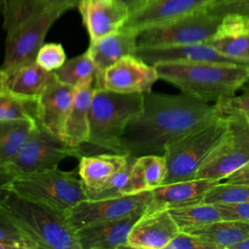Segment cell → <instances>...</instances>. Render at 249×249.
<instances>
[{
  "label": "cell",
  "instance_id": "47",
  "mask_svg": "<svg viewBox=\"0 0 249 249\" xmlns=\"http://www.w3.org/2000/svg\"><path fill=\"white\" fill-rule=\"evenodd\" d=\"M223 1H227V0H213L210 4H217V3H220V2H223Z\"/></svg>",
  "mask_w": 249,
  "mask_h": 249
},
{
  "label": "cell",
  "instance_id": "40",
  "mask_svg": "<svg viewBox=\"0 0 249 249\" xmlns=\"http://www.w3.org/2000/svg\"><path fill=\"white\" fill-rule=\"evenodd\" d=\"M14 177L15 175L9 170L7 166L0 164V202L3 201L9 195L10 191L8 187Z\"/></svg>",
  "mask_w": 249,
  "mask_h": 249
},
{
  "label": "cell",
  "instance_id": "43",
  "mask_svg": "<svg viewBox=\"0 0 249 249\" xmlns=\"http://www.w3.org/2000/svg\"><path fill=\"white\" fill-rule=\"evenodd\" d=\"M7 82H8V74L3 68H0V94L8 91Z\"/></svg>",
  "mask_w": 249,
  "mask_h": 249
},
{
  "label": "cell",
  "instance_id": "9",
  "mask_svg": "<svg viewBox=\"0 0 249 249\" xmlns=\"http://www.w3.org/2000/svg\"><path fill=\"white\" fill-rule=\"evenodd\" d=\"M84 152L81 148L69 146L63 139L51 133L36 123L14 160L7 165L15 175L58 167L68 157L79 159Z\"/></svg>",
  "mask_w": 249,
  "mask_h": 249
},
{
  "label": "cell",
  "instance_id": "26",
  "mask_svg": "<svg viewBox=\"0 0 249 249\" xmlns=\"http://www.w3.org/2000/svg\"><path fill=\"white\" fill-rule=\"evenodd\" d=\"M166 176V161L163 155L136 157L129 177L128 194L152 191L160 186Z\"/></svg>",
  "mask_w": 249,
  "mask_h": 249
},
{
  "label": "cell",
  "instance_id": "45",
  "mask_svg": "<svg viewBox=\"0 0 249 249\" xmlns=\"http://www.w3.org/2000/svg\"><path fill=\"white\" fill-rule=\"evenodd\" d=\"M0 249H17L14 245L0 241Z\"/></svg>",
  "mask_w": 249,
  "mask_h": 249
},
{
  "label": "cell",
  "instance_id": "33",
  "mask_svg": "<svg viewBox=\"0 0 249 249\" xmlns=\"http://www.w3.org/2000/svg\"><path fill=\"white\" fill-rule=\"evenodd\" d=\"M249 201V186L241 184L218 183L205 195V203H237Z\"/></svg>",
  "mask_w": 249,
  "mask_h": 249
},
{
  "label": "cell",
  "instance_id": "19",
  "mask_svg": "<svg viewBox=\"0 0 249 249\" xmlns=\"http://www.w3.org/2000/svg\"><path fill=\"white\" fill-rule=\"evenodd\" d=\"M223 55L249 64V18L226 15L214 36L207 42Z\"/></svg>",
  "mask_w": 249,
  "mask_h": 249
},
{
  "label": "cell",
  "instance_id": "21",
  "mask_svg": "<svg viewBox=\"0 0 249 249\" xmlns=\"http://www.w3.org/2000/svg\"><path fill=\"white\" fill-rule=\"evenodd\" d=\"M221 181L195 178L160 185L152 190V203L166 208L202 202L207 192Z\"/></svg>",
  "mask_w": 249,
  "mask_h": 249
},
{
  "label": "cell",
  "instance_id": "5",
  "mask_svg": "<svg viewBox=\"0 0 249 249\" xmlns=\"http://www.w3.org/2000/svg\"><path fill=\"white\" fill-rule=\"evenodd\" d=\"M0 203L39 248L81 249L65 212L13 192Z\"/></svg>",
  "mask_w": 249,
  "mask_h": 249
},
{
  "label": "cell",
  "instance_id": "24",
  "mask_svg": "<svg viewBox=\"0 0 249 249\" xmlns=\"http://www.w3.org/2000/svg\"><path fill=\"white\" fill-rule=\"evenodd\" d=\"M184 231L198 236L217 249H234L249 238V221L220 220Z\"/></svg>",
  "mask_w": 249,
  "mask_h": 249
},
{
  "label": "cell",
  "instance_id": "30",
  "mask_svg": "<svg viewBox=\"0 0 249 249\" xmlns=\"http://www.w3.org/2000/svg\"><path fill=\"white\" fill-rule=\"evenodd\" d=\"M36 101L9 91L0 94V120H32L36 122Z\"/></svg>",
  "mask_w": 249,
  "mask_h": 249
},
{
  "label": "cell",
  "instance_id": "31",
  "mask_svg": "<svg viewBox=\"0 0 249 249\" xmlns=\"http://www.w3.org/2000/svg\"><path fill=\"white\" fill-rule=\"evenodd\" d=\"M136 157L129 156L124 167L117 171L99 190L87 192L89 199H103L118 197L128 194L130 170Z\"/></svg>",
  "mask_w": 249,
  "mask_h": 249
},
{
  "label": "cell",
  "instance_id": "35",
  "mask_svg": "<svg viewBox=\"0 0 249 249\" xmlns=\"http://www.w3.org/2000/svg\"><path fill=\"white\" fill-rule=\"evenodd\" d=\"M240 90V94H234L217 102H219L224 114H238L249 123V80L244 83Z\"/></svg>",
  "mask_w": 249,
  "mask_h": 249
},
{
  "label": "cell",
  "instance_id": "39",
  "mask_svg": "<svg viewBox=\"0 0 249 249\" xmlns=\"http://www.w3.org/2000/svg\"><path fill=\"white\" fill-rule=\"evenodd\" d=\"M226 183L241 184L249 186V161H247L240 168L232 172L225 179Z\"/></svg>",
  "mask_w": 249,
  "mask_h": 249
},
{
  "label": "cell",
  "instance_id": "20",
  "mask_svg": "<svg viewBox=\"0 0 249 249\" xmlns=\"http://www.w3.org/2000/svg\"><path fill=\"white\" fill-rule=\"evenodd\" d=\"M136 35L137 31L122 27L114 33L89 43L88 52L95 65L97 76L121 58L135 54Z\"/></svg>",
  "mask_w": 249,
  "mask_h": 249
},
{
  "label": "cell",
  "instance_id": "38",
  "mask_svg": "<svg viewBox=\"0 0 249 249\" xmlns=\"http://www.w3.org/2000/svg\"><path fill=\"white\" fill-rule=\"evenodd\" d=\"M223 220L249 221V201L237 203H216Z\"/></svg>",
  "mask_w": 249,
  "mask_h": 249
},
{
  "label": "cell",
  "instance_id": "36",
  "mask_svg": "<svg viewBox=\"0 0 249 249\" xmlns=\"http://www.w3.org/2000/svg\"><path fill=\"white\" fill-rule=\"evenodd\" d=\"M205 10L222 18L226 15L249 16V0H227L217 4H210Z\"/></svg>",
  "mask_w": 249,
  "mask_h": 249
},
{
  "label": "cell",
  "instance_id": "49",
  "mask_svg": "<svg viewBox=\"0 0 249 249\" xmlns=\"http://www.w3.org/2000/svg\"><path fill=\"white\" fill-rule=\"evenodd\" d=\"M248 17V16H247ZM248 18H249V17H248ZM248 61H249V57H248Z\"/></svg>",
  "mask_w": 249,
  "mask_h": 249
},
{
  "label": "cell",
  "instance_id": "4",
  "mask_svg": "<svg viewBox=\"0 0 249 249\" xmlns=\"http://www.w3.org/2000/svg\"><path fill=\"white\" fill-rule=\"evenodd\" d=\"M144 93H120L95 88L89 114L87 155L120 153V138L128 124L143 108ZM83 146V147H84Z\"/></svg>",
  "mask_w": 249,
  "mask_h": 249
},
{
  "label": "cell",
  "instance_id": "18",
  "mask_svg": "<svg viewBox=\"0 0 249 249\" xmlns=\"http://www.w3.org/2000/svg\"><path fill=\"white\" fill-rule=\"evenodd\" d=\"M143 212L132 216L85 226L75 231L81 249L126 248L132 226Z\"/></svg>",
  "mask_w": 249,
  "mask_h": 249
},
{
  "label": "cell",
  "instance_id": "27",
  "mask_svg": "<svg viewBox=\"0 0 249 249\" xmlns=\"http://www.w3.org/2000/svg\"><path fill=\"white\" fill-rule=\"evenodd\" d=\"M35 124L32 120H0V164L14 160Z\"/></svg>",
  "mask_w": 249,
  "mask_h": 249
},
{
  "label": "cell",
  "instance_id": "17",
  "mask_svg": "<svg viewBox=\"0 0 249 249\" xmlns=\"http://www.w3.org/2000/svg\"><path fill=\"white\" fill-rule=\"evenodd\" d=\"M135 55L142 59L144 62L153 66L159 63L196 62H221L245 64L223 55L208 43L188 44L158 48H137Z\"/></svg>",
  "mask_w": 249,
  "mask_h": 249
},
{
  "label": "cell",
  "instance_id": "10",
  "mask_svg": "<svg viewBox=\"0 0 249 249\" xmlns=\"http://www.w3.org/2000/svg\"><path fill=\"white\" fill-rule=\"evenodd\" d=\"M228 116V129L198 169L196 178L222 181L249 161V123L235 113Z\"/></svg>",
  "mask_w": 249,
  "mask_h": 249
},
{
  "label": "cell",
  "instance_id": "46",
  "mask_svg": "<svg viewBox=\"0 0 249 249\" xmlns=\"http://www.w3.org/2000/svg\"><path fill=\"white\" fill-rule=\"evenodd\" d=\"M6 1H7V0H0V10L4 8V5H5Z\"/></svg>",
  "mask_w": 249,
  "mask_h": 249
},
{
  "label": "cell",
  "instance_id": "11",
  "mask_svg": "<svg viewBox=\"0 0 249 249\" xmlns=\"http://www.w3.org/2000/svg\"><path fill=\"white\" fill-rule=\"evenodd\" d=\"M152 198V191L112 198H88L65 211V216L69 225L76 231L85 226L120 220L144 212Z\"/></svg>",
  "mask_w": 249,
  "mask_h": 249
},
{
  "label": "cell",
  "instance_id": "23",
  "mask_svg": "<svg viewBox=\"0 0 249 249\" xmlns=\"http://www.w3.org/2000/svg\"><path fill=\"white\" fill-rule=\"evenodd\" d=\"M94 90V85L76 89L63 128V140L73 148H81L88 143L89 114Z\"/></svg>",
  "mask_w": 249,
  "mask_h": 249
},
{
  "label": "cell",
  "instance_id": "37",
  "mask_svg": "<svg viewBox=\"0 0 249 249\" xmlns=\"http://www.w3.org/2000/svg\"><path fill=\"white\" fill-rule=\"evenodd\" d=\"M165 249H217L196 235L180 231L172 240L167 244Z\"/></svg>",
  "mask_w": 249,
  "mask_h": 249
},
{
  "label": "cell",
  "instance_id": "8",
  "mask_svg": "<svg viewBox=\"0 0 249 249\" xmlns=\"http://www.w3.org/2000/svg\"><path fill=\"white\" fill-rule=\"evenodd\" d=\"M222 18L203 9L162 24L138 30L137 48L207 43L216 33Z\"/></svg>",
  "mask_w": 249,
  "mask_h": 249
},
{
  "label": "cell",
  "instance_id": "15",
  "mask_svg": "<svg viewBox=\"0 0 249 249\" xmlns=\"http://www.w3.org/2000/svg\"><path fill=\"white\" fill-rule=\"evenodd\" d=\"M78 9L90 42L120 30L130 14L120 0H82Z\"/></svg>",
  "mask_w": 249,
  "mask_h": 249
},
{
  "label": "cell",
  "instance_id": "29",
  "mask_svg": "<svg viewBox=\"0 0 249 249\" xmlns=\"http://www.w3.org/2000/svg\"><path fill=\"white\" fill-rule=\"evenodd\" d=\"M168 211L180 231H186L223 220L219 207L213 203L199 202L185 206L169 207Z\"/></svg>",
  "mask_w": 249,
  "mask_h": 249
},
{
  "label": "cell",
  "instance_id": "41",
  "mask_svg": "<svg viewBox=\"0 0 249 249\" xmlns=\"http://www.w3.org/2000/svg\"><path fill=\"white\" fill-rule=\"evenodd\" d=\"M47 3L56 6L58 8H61L65 12L68 10H71L73 8H78L79 4L82 0H44Z\"/></svg>",
  "mask_w": 249,
  "mask_h": 249
},
{
  "label": "cell",
  "instance_id": "32",
  "mask_svg": "<svg viewBox=\"0 0 249 249\" xmlns=\"http://www.w3.org/2000/svg\"><path fill=\"white\" fill-rule=\"evenodd\" d=\"M0 241L17 249H38L37 243L15 222L0 203Z\"/></svg>",
  "mask_w": 249,
  "mask_h": 249
},
{
  "label": "cell",
  "instance_id": "44",
  "mask_svg": "<svg viewBox=\"0 0 249 249\" xmlns=\"http://www.w3.org/2000/svg\"><path fill=\"white\" fill-rule=\"evenodd\" d=\"M234 249H249V238L246 239V240H244L243 242L237 244V245L234 247Z\"/></svg>",
  "mask_w": 249,
  "mask_h": 249
},
{
  "label": "cell",
  "instance_id": "2",
  "mask_svg": "<svg viewBox=\"0 0 249 249\" xmlns=\"http://www.w3.org/2000/svg\"><path fill=\"white\" fill-rule=\"evenodd\" d=\"M63 13L44 0H7L3 8L7 37L1 68L9 72L35 62L48 31Z\"/></svg>",
  "mask_w": 249,
  "mask_h": 249
},
{
  "label": "cell",
  "instance_id": "25",
  "mask_svg": "<svg viewBox=\"0 0 249 249\" xmlns=\"http://www.w3.org/2000/svg\"><path fill=\"white\" fill-rule=\"evenodd\" d=\"M7 74V90L9 92L34 100L38 99L54 78L53 72L45 70L36 62L20 66Z\"/></svg>",
  "mask_w": 249,
  "mask_h": 249
},
{
  "label": "cell",
  "instance_id": "50",
  "mask_svg": "<svg viewBox=\"0 0 249 249\" xmlns=\"http://www.w3.org/2000/svg\"><path fill=\"white\" fill-rule=\"evenodd\" d=\"M248 17H249V16H248Z\"/></svg>",
  "mask_w": 249,
  "mask_h": 249
},
{
  "label": "cell",
  "instance_id": "14",
  "mask_svg": "<svg viewBox=\"0 0 249 249\" xmlns=\"http://www.w3.org/2000/svg\"><path fill=\"white\" fill-rule=\"evenodd\" d=\"M75 91L76 89L54 77L36 101V123L63 139V128Z\"/></svg>",
  "mask_w": 249,
  "mask_h": 249
},
{
  "label": "cell",
  "instance_id": "13",
  "mask_svg": "<svg viewBox=\"0 0 249 249\" xmlns=\"http://www.w3.org/2000/svg\"><path fill=\"white\" fill-rule=\"evenodd\" d=\"M179 231L180 229L168 208L151 201L132 226L126 248L165 249Z\"/></svg>",
  "mask_w": 249,
  "mask_h": 249
},
{
  "label": "cell",
  "instance_id": "12",
  "mask_svg": "<svg viewBox=\"0 0 249 249\" xmlns=\"http://www.w3.org/2000/svg\"><path fill=\"white\" fill-rule=\"evenodd\" d=\"M158 80L155 66L133 54L121 58L99 74L95 88L120 93H146Z\"/></svg>",
  "mask_w": 249,
  "mask_h": 249
},
{
  "label": "cell",
  "instance_id": "22",
  "mask_svg": "<svg viewBox=\"0 0 249 249\" xmlns=\"http://www.w3.org/2000/svg\"><path fill=\"white\" fill-rule=\"evenodd\" d=\"M78 173L87 192L99 190L117 171L125 165L128 155L103 152L82 155Z\"/></svg>",
  "mask_w": 249,
  "mask_h": 249
},
{
  "label": "cell",
  "instance_id": "7",
  "mask_svg": "<svg viewBox=\"0 0 249 249\" xmlns=\"http://www.w3.org/2000/svg\"><path fill=\"white\" fill-rule=\"evenodd\" d=\"M228 116L223 115L210 124L169 143L164 150L166 176L163 184L195 179L196 175L224 137Z\"/></svg>",
  "mask_w": 249,
  "mask_h": 249
},
{
  "label": "cell",
  "instance_id": "48",
  "mask_svg": "<svg viewBox=\"0 0 249 249\" xmlns=\"http://www.w3.org/2000/svg\"><path fill=\"white\" fill-rule=\"evenodd\" d=\"M151 1H152V0H149V2H151ZM149 2H148V3H149ZM148 3H147V4H148ZM143 7H144V6H143Z\"/></svg>",
  "mask_w": 249,
  "mask_h": 249
},
{
  "label": "cell",
  "instance_id": "28",
  "mask_svg": "<svg viewBox=\"0 0 249 249\" xmlns=\"http://www.w3.org/2000/svg\"><path fill=\"white\" fill-rule=\"evenodd\" d=\"M56 80L74 89L95 86L97 70L88 50L75 57L66 59L64 64L53 72Z\"/></svg>",
  "mask_w": 249,
  "mask_h": 249
},
{
  "label": "cell",
  "instance_id": "34",
  "mask_svg": "<svg viewBox=\"0 0 249 249\" xmlns=\"http://www.w3.org/2000/svg\"><path fill=\"white\" fill-rule=\"evenodd\" d=\"M66 61V54L59 43H47L38 51L35 62L49 72H54Z\"/></svg>",
  "mask_w": 249,
  "mask_h": 249
},
{
  "label": "cell",
  "instance_id": "1",
  "mask_svg": "<svg viewBox=\"0 0 249 249\" xmlns=\"http://www.w3.org/2000/svg\"><path fill=\"white\" fill-rule=\"evenodd\" d=\"M224 115L219 102L209 103L188 93L143 94L142 111L126 124L120 153L133 157L163 155L165 147Z\"/></svg>",
  "mask_w": 249,
  "mask_h": 249
},
{
  "label": "cell",
  "instance_id": "6",
  "mask_svg": "<svg viewBox=\"0 0 249 249\" xmlns=\"http://www.w3.org/2000/svg\"><path fill=\"white\" fill-rule=\"evenodd\" d=\"M8 189L20 196L63 212L88 199L78 170L63 171L58 167L17 175Z\"/></svg>",
  "mask_w": 249,
  "mask_h": 249
},
{
  "label": "cell",
  "instance_id": "16",
  "mask_svg": "<svg viewBox=\"0 0 249 249\" xmlns=\"http://www.w3.org/2000/svg\"><path fill=\"white\" fill-rule=\"evenodd\" d=\"M213 0H152L131 13L123 28L135 31L162 24L205 9Z\"/></svg>",
  "mask_w": 249,
  "mask_h": 249
},
{
  "label": "cell",
  "instance_id": "3",
  "mask_svg": "<svg viewBox=\"0 0 249 249\" xmlns=\"http://www.w3.org/2000/svg\"><path fill=\"white\" fill-rule=\"evenodd\" d=\"M159 79L202 101H220L232 96L249 80V65L221 62L159 63Z\"/></svg>",
  "mask_w": 249,
  "mask_h": 249
},
{
  "label": "cell",
  "instance_id": "42",
  "mask_svg": "<svg viewBox=\"0 0 249 249\" xmlns=\"http://www.w3.org/2000/svg\"><path fill=\"white\" fill-rule=\"evenodd\" d=\"M120 1H122L128 8L130 14L139 10L149 2V0H120Z\"/></svg>",
  "mask_w": 249,
  "mask_h": 249
}]
</instances>
